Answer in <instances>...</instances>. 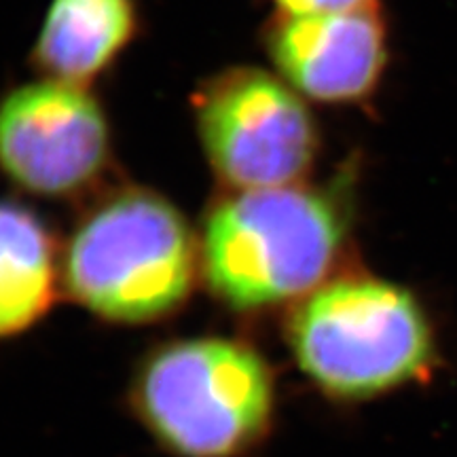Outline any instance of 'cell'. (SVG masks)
<instances>
[{
  "label": "cell",
  "instance_id": "1",
  "mask_svg": "<svg viewBox=\"0 0 457 457\" xmlns=\"http://www.w3.org/2000/svg\"><path fill=\"white\" fill-rule=\"evenodd\" d=\"M347 216L339 199L301 182L228 191L205 216L199 261L222 303L256 312L301 299L339 261Z\"/></svg>",
  "mask_w": 457,
  "mask_h": 457
},
{
  "label": "cell",
  "instance_id": "2",
  "mask_svg": "<svg viewBox=\"0 0 457 457\" xmlns=\"http://www.w3.org/2000/svg\"><path fill=\"white\" fill-rule=\"evenodd\" d=\"M199 267V244L179 208L136 187L108 195L79 222L62 279L96 316L142 324L179 310Z\"/></svg>",
  "mask_w": 457,
  "mask_h": 457
},
{
  "label": "cell",
  "instance_id": "3",
  "mask_svg": "<svg viewBox=\"0 0 457 457\" xmlns=\"http://www.w3.org/2000/svg\"><path fill=\"white\" fill-rule=\"evenodd\" d=\"M303 373L339 398H370L424 379L436 360L432 324L403 286L347 276L324 282L290 318Z\"/></svg>",
  "mask_w": 457,
  "mask_h": 457
},
{
  "label": "cell",
  "instance_id": "4",
  "mask_svg": "<svg viewBox=\"0 0 457 457\" xmlns=\"http://www.w3.org/2000/svg\"><path fill=\"white\" fill-rule=\"evenodd\" d=\"M273 377L253 347L228 339L176 341L136 381V407L153 434L185 457H236L265 436Z\"/></svg>",
  "mask_w": 457,
  "mask_h": 457
},
{
  "label": "cell",
  "instance_id": "5",
  "mask_svg": "<svg viewBox=\"0 0 457 457\" xmlns=\"http://www.w3.org/2000/svg\"><path fill=\"white\" fill-rule=\"evenodd\" d=\"M205 157L231 191L301 182L318 155V128L301 94L259 68H231L195 100Z\"/></svg>",
  "mask_w": 457,
  "mask_h": 457
},
{
  "label": "cell",
  "instance_id": "6",
  "mask_svg": "<svg viewBox=\"0 0 457 457\" xmlns=\"http://www.w3.org/2000/svg\"><path fill=\"white\" fill-rule=\"evenodd\" d=\"M111 129L83 85H21L0 100V170L28 193L66 197L104 171Z\"/></svg>",
  "mask_w": 457,
  "mask_h": 457
},
{
  "label": "cell",
  "instance_id": "7",
  "mask_svg": "<svg viewBox=\"0 0 457 457\" xmlns=\"http://www.w3.org/2000/svg\"><path fill=\"white\" fill-rule=\"evenodd\" d=\"M267 38L279 77L324 104L369 98L387 64L386 26L377 11L282 15Z\"/></svg>",
  "mask_w": 457,
  "mask_h": 457
},
{
  "label": "cell",
  "instance_id": "8",
  "mask_svg": "<svg viewBox=\"0 0 457 457\" xmlns=\"http://www.w3.org/2000/svg\"><path fill=\"white\" fill-rule=\"evenodd\" d=\"M134 32V0H51L34 62L49 79L85 87L117 60Z\"/></svg>",
  "mask_w": 457,
  "mask_h": 457
},
{
  "label": "cell",
  "instance_id": "9",
  "mask_svg": "<svg viewBox=\"0 0 457 457\" xmlns=\"http://www.w3.org/2000/svg\"><path fill=\"white\" fill-rule=\"evenodd\" d=\"M57 279L49 228L30 208L0 199V339L30 328L49 312Z\"/></svg>",
  "mask_w": 457,
  "mask_h": 457
},
{
  "label": "cell",
  "instance_id": "10",
  "mask_svg": "<svg viewBox=\"0 0 457 457\" xmlns=\"http://www.w3.org/2000/svg\"><path fill=\"white\" fill-rule=\"evenodd\" d=\"M282 15H343L377 11L379 0H278Z\"/></svg>",
  "mask_w": 457,
  "mask_h": 457
}]
</instances>
